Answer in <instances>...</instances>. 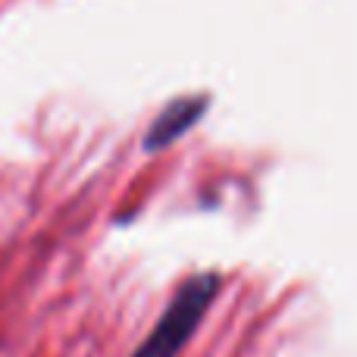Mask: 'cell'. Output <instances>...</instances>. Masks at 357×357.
<instances>
[{
    "instance_id": "obj_1",
    "label": "cell",
    "mask_w": 357,
    "mask_h": 357,
    "mask_svg": "<svg viewBox=\"0 0 357 357\" xmlns=\"http://www.w3.org/2000/svg\"><path fill=\"white\" fill-rule=\"evenodd\" d=\"M220 289H222L220 273H195V276H188L176 289V295L169 298L157 326L151 329L148 339L135 348L132 357H176L191 342V335L197 333V326L204 323Z\"/></svg>"
},
{
    "instance_id": "obj_2",
    "label": "cell",
    "mask_w": 357,
    "mask_h": 357,
    "mask_svg": "<svg viewBox=\"0 0 357 357\" xmlns=\"http://www.w3.org/2000/svg\"><path fill=\"white\" fill-rule=\"evenodd\" d=\"M204 107H207V104H204L201 98L176 100V104H169L167 110L157 116V123L148 129L144 148H148V151H160V148H167V144H173L178 135H185V132L197 123V116L204 113Z\"/></svg>"
}]
</instances>
